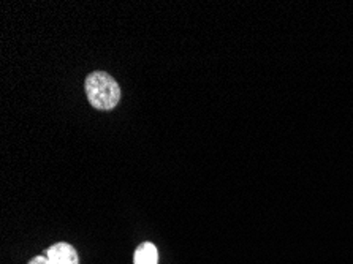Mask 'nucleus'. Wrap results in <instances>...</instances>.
<instances>
[{
    "label": "nucleus",
    "instance_id": "1",
    "mask_svg": "<svg viewBox=\"0 0 353 264\" xmlns=\"http://www.w3.org/2000/svg\"><path fill=\"white\" fill-rule=\"evenodd\" d=\"M88 99L95 110L110 111L117 106L121 100V88L117 81L106 72H92L84 81Z\"/></svg>",
    "mask_w": 353,
    "mask_h": 264
},
{
    "label": "nucleus",
    "instance_id": "2",
    "mask_svg": "<svg viewBox=\"0 0 353 264\" xmlns=\"http://www.w3.org/2000/svg\"><path fill=\"white\" fill-rule=\"evenodd\" d=\"M45 256L52 264H79L78 252L67 242H57L45 252Z\"/></svg>",
    "mask_w": 353,
    "mask_h": 264
},
{
    "label": "nucleus",
    "instance_id": "3",
    "mask_svg": "<svg viewBox=\"0 0 353 264\" xmlns=\"http://www.w3.org/2000/svg\"><path fill=\"white\" fill-rule=\"evenodd\" d=\"M133 264H159V252L152 242H143L135 250Z\"/></svg>",
    "mask_w": 353,
    "mask_h": 264
},
{
    "label": "nucleus",
    "instance_id": "4",
    "mask_svg": "<svg viewBox=\"0 0 353 264\" xmlns=\"http://www.w3.org/2000/svg\"><path fill=\"white\" fill-rule=\"evenodd\" d=\"M28 264H52L50 260H48V258L43 255V256H35V258H32V260L28 263Z\"/></svg>",
    "mask_w": 353,
    "mask_h": 264
}]
</instances>
